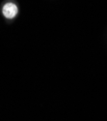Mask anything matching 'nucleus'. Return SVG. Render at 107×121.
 <instances>
[{"instance_id": "obj_1", "label": "nucleus", "mask_w": 107, "mask_h": 121, "mask_svg": "<svg viewBox=\"0 0 107 121\" xmlns=\"http://www.w3.org/2000/svg\"><path fill=\"white\" fill-rule=\"evenodd\" d=\"M3 15L7 18H14L17 14V7L13 3H7L3 7Z\"/></svg>"}]
</instances>
